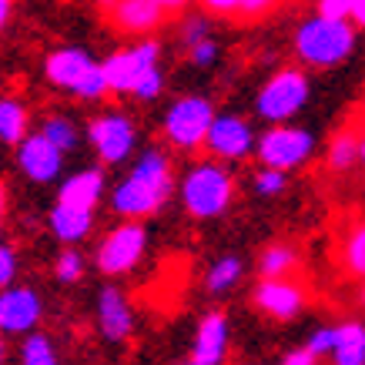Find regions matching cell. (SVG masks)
Segmentation results:
<instances>
[{
    "mask_svg": "<svg viewBox=\"0 0 365 365\" xmlns=\"http://www.w3.org/2000/svg\"><path fill=\"white\" fill-rule=\"evenodd\" d=\"M171 195V165L161 151H148L111 195V208L124 218L155 215Z\"/></svg>",
    "mask_w": 365,
    "mask_h": 365,
    "instance_id": "cell-1",
    "label": "cell"
},
{
    "mask_svg": "<svg viewBox=\"0 0 365 365\" xmlns=\"http://www.w3.org/2000/svg\"><path fill=\"white\" fill-rule=\"evenodd\" d=\"M355 31L349 21H335V17H312L295 34V54L302 64L309 67H332L352 54Z\"/></svg>",
    "mask_w": 365,
    "mask_h": 365,
    "instance_id": "cell-2",
    "label": "cell"
},
{
    "mask_svg": "<svg viewBox=\"0 0 365 365\" xmlns=\"http://www.w3.org/2000/svg\"><path fill=\"white\" fill-rule=\"evenodd\" d=\"M232 195H235L232 175L222 165H215V161H205V165L191 168L188 175H185V181H181V201H185L188 215H195V218H215V215H222L232 205Z\"/></svg>",
    "mask_w": 365,
    "mask_h": 365,
    "instance_id": "cell-3",
    "label": "cell"
},
{
    "mask_svg": "<svg viewBox=\"0 0 365 365\" xmlns=\"http://www.w3.org/2000/svg\"><path fill=\"white\" fill-rule=\"evenodd\" d=\"M215 118L218 114L211 111L208 98H198V94L181 98L165 114V138L175 148H181V151L201 148V144L208 141V131H211V124H215Z\"/></svg>",
    "mask_w": 365,
    "mask_h": 365,
    "instance_id": "cell-4",
    "label": "cell"
},
{
    "mask_svg": "<svg viewBox=\"0 0 365 365\" xmlns=\"http://www.w3.org/2000/svg\"><path fill=\"white\" fill-rule=\"evenodd\" d=\"M305 101H309V78L302 74L299 67H285V71H278L275 78L258 91L255 108H258V114L265 121L282 124L292 114H299Z\"/></svg>",
    "mask_w": 365,
    "mask_h": 365,
    "instance_id": "cell-5",
    "label": "cell"
},
{
    "mask_svg": "<svg viewBox=\"0 0 365 365\" xmlns=\"http://www.w3.org/2000/svg\"><path fill=\"white\" fill-rule=\"evenodd\" d=\"M258 161L265 168H278V171H292L302 161H309L312 155V134L302 128H288V124H275L272 131H265L255 144Z\"/></svg>",
    "mask_w": 365,
    "mask_h": 365,
    "instance_id": "cell-6",
    "label": "cell"
},
{
    "mask_svg": "<svg viewBox=\"0 0 365 365\" xmlns=\"http://www.w3.org/2000/svg\"><path fill=\"white\" fill-rule=\"evenodd\" d=\"M158 54H161V47L155 41H141V44L108 57L104 74H108V84H111L114 94H134V88L158 67Z\"/></svg>",
    "mask_w": 365,
    "mask_h": 365,
    "instance_id": "cell-7",
    "label": "cell"
},
{
    "mask_svg": "<svg viewBox=\"0 0 365 365\" xmlns=\"http://www.w3.org/2000/svg\"><path fill=\"white\" fill-rule=\"evenodd\" d=\"M144 245H148V235L134 218H128L124 225H118L98 248V268L104 275H124L131 272L144 255Z\"/></svg>",
    "mask_w": 365,
    "mask_h": 365,
    "instance_id": "cell-8",
    "label": "cell"
},
{
    "mask_svg": "<svg viewBox=\"0 0 365 365\" xmlns=\"http://www.w3.org/2000/svg\"><path fill=\"white\" fill-rule=\"evenodd\" d=\"M88 138L104 165H121L134 151V124L124 114H101L88 128Z\"/></svg>",
    "mask_w": 365,
    "mask_h": 365,
    "instance_id": "cell-9",
    "label": "cell"
},
{
    "mask_svg": "<svg viewBox=\"0 0 365 365\" xmlns=\"http://www.w3.org/2000/svg\"><path fill=\"white\" fill-rule=\"evenodd\" d=\"M17 165L31 181L37 185H47L61 175V165H64V151L57 148L51 138L44 134H27L21 144H17Z\"/></svg>",
    "mask_w": 365,
    "mask_h": 365,
    "instance_id": "cell-10",
    "label": "cell"
},
{
    "mask_svg": "<svg viewBox=\"0 0 365 365\" xmlns=\"http://www.w3.org/2000/svg\"><path fill=\"white\" fill-rule=\"evenodd\" d=\"M205 148H208V155L222 158V161H238L252 151V128L238 114H218Z\"/></svg>",
    "mask_w": 365,
    "mask_h": 365,
    "instance_id": "cell-11",
    "label": "cell"
},
{
    "mask_svg": "<svg viewBox=\"0 0 365 365\" xmlns=\"http://www.w3.org/2000/svg\"><path fill=\"white\" fill-rule=\"evenodd\" d=\"M255 305L272 315V319H295L305 305V292L299 282L288 278H265L262 285L255 288Z\"/></svg>",
    "mask_w": 365,
    "mask_h": 365,
    "instance_id": "cell-12",
    "label": "cell"
},
{
    "mask_svg": "<svg viewBox=\"0 0 365 365\" xmlns=\"http://www.w3.org/2000/svg\"><path fill=\"white\" fill-rule=\"evenodd\" d=\"M94 67H98V61H94L88 51H81V47H61L54 54H47L44 74L51 84H57V88H64L74 94V91L81 88V81L88 78Z\"/></svg>",
    "mask_w": 365,
    "mask_h": 365,
    "instance_id": "cell-13",
    "label": "cell"
},
{
    "mask_svg": "<svg viewBox=\"0 0 365 365\" xmlns=\"http://www.w3.org/2000/svg\"><path fill=\"white\" fill-rule=\"evenodd\" d=\"M37 322H41V299L31 288H4V295H0V329L17 335L31 332Z\"/></svg>",
    "mask_w": 365,
    "mask_h": 365,
    "instance_id": "cell-14",
    "label": "cell"
},
{
    "mask_svg": "<svg viewBox=\"0 0 365 365\" xmlns=\"http://www.w3.org/2000/svg\"><path fill=\"white\" fill-rule=\"evenodd\" d=\"M228 349V319L225 312H208L195 332V349L185 365H218Z\"/></svg>",
    "mask_w": 365,
    "mask_h": 365,
    "instance_id": "cell-15",
    "label": "cell"
},
{
    "mask_svg": "<svg viewBox=\"0 0 365 365\" xmlns=\"http://www.w3.org/2000/svg\"><path fill=\"white\" fill-rule=\"evenodd\" d=\"M165 17V7L161 0H121L111 11V21L118 31L124 34H148L155 31Z\"/></svg>",
    "mask_w": 365,
    "mask_h": 365,
    "instance_id": "cell-16",
    "label": "cell"
},
{
    "mask_svg": "<svg viewBox=\"0 0 365 365\" xmlns=\"http://www.w3.org/2000/svg\"><path fill=\"white\" fill-rule=\"evenodd\" d=\"M98 322H101V332L108 335L111 342H121L131 335V309H128V302L118 288H104L98 299Z\"/></svg>",
    "mask_w": 365,
    "mask_h": 365,
    "instance_id": "cell-17",
    "label": "cell"
},
{
    "mask_svg": "<svg viewBox=\"0 0 365 365\" xmlns=\"http://www.w3.org/2000/svg\"><path fill=\"white\" fill-rule=\"evenodd\" d=\"M101 191H104V175L98 168H88V171H78V175L67 178L57 191V201L78 205V208H94L101 201Z\"/></svg>",
    "mask_w": 365,
    "mask_h": 365,
    "instance_id": "cell-18",
    "label": "cell"
},
{
    "mask_svg": "<svg viewBox=\"0 0 365 365\" xmlns=\"http://www.w3.org/2000/svg\"><path fill=\"white\" fill-rule=\"evenodd\" d=\"M91 211L94 208H78V205L57 201L54 211H51V232L61 242H81L91 232Z\"/></svg>",
    "mask_w": 365,
    "mask_h": 365,
    "instance_id": "cell-19",
    "label": "cell"
},
{
    "mask_svg": "<svg viewBox=\"0 0 365 365\" xmlns=\"http://www.w3.org/2000/svg\"><path fill=\"white\" fill-rule=\"evenodd\" d=\"M332 365H365V329L359 322L339 325V342L332 352Z\"/></svg>",
    "mask_w": 365,
    "mask_h": 365,
    "instance_id": "cell-20",
    "label": "cell"
},
{
    "mask_svg": "<svg viewBox=\"0 0 365 365\" xmlns=\"http://www.w3.org/2000/svg\"><path fill=\"white\" fill-rule=\"evenodd\" d=\"M355 161H362V138H359V131L345 128L329 144V165H332V171H349Z\"/></svg>",
    "mask_w": 365,
    "mask_h": 365,
    "instance_id": "cell-21",
    "label": "cell"
},
{
    "mask_svg": "<svg viewBox=\"0 0 365 365\" xmlns=\"http://www.w3.org/2000/svg\"><path fill=\"white\" fill-rule=\"evenodd\" d=\"M0 138L7 144H21L27 138V111H24L21 101H0Z\"/></svg>",
    "mask_w": 365,
    "mask_h": 365,
    "instance_id": "cell-22",
    "label": "cell"
},
{
    "mask_svg": "<svg viewBox=\"0 0 365 365\" xmlns=\"http://www.w3.org/2000/svg\"><path fill=\"white\" fill-rule=\"evenodd\" d=\"M295 262H299V255L288 245H272L258 258V272L265 278H288V272H295Z\"/></svg>",
    "mask_w": 365,
    "mask_h": 365,
    "instance_id": "cell-23",
    "label": "cell"
},
{
    "mask_svg": "<svg viewBox=\"0 0 365 365\" xmlns=\"http://www.w3.org/2000/svg\"><path fill=\"white\" fill-rule=\"evenodd\" d=\"M342 265L349 275H359L365 278V222L355 225L352 232L345 235V245H342Z\"/></svg>",
    "mask_w": 365,
    "mask_h": 365,
    "instance_id": "cell-24",
    "label": "cell"
},
{
    "mask_svg": "<svg viewBox=\"0 0 365 365\" xmlns=\"http://www.w3.org/2000/svg\"><path fill=\"white\" fill-rule=\"evenodd\" d=\"M238 278H242V262L228 255V258H222V262H215V268L208 272V292L222 295V292H228Z\"/></svg>",
    "mask_w": 365,
    "mask_h": 365,
    "instance_id": "cell-25",
    "label": "cell"
},
{
    "mask_svg": "<svg viewBox=\"0 0 365 365\" xmlns=\"http://www.w3.org/2000/svg\"><path fill=\"white\" fill-rule=\"evenodd\" d=\"M21 365H57V355L51 349L47 335H27V342L21 349Z\"/></svg>",
    "mask_w": 365,
    "mask_h": 365,
    "instance_id": "cell-26",
    "label": "cell"
},
{
    "mask_svg": "<svg viewBox=\"0 0 365 365\" xmlns=\"http://www.w3.org/2000/svg\"><path fill=\"white\" fill-rule=\"evenodd\" d=\"M41 134L51 138L64 155L67 151H74V144H78V131H74V124L67 121V118H47V121L41 124Z\"/></svg>",
    "mask_w": 365,
    "mask_h": 365,
    "instance_id": "cell-27",
    "label": "cell"
},
{
    "mask_svg": "<svg viewBox=\"0 0 365 365\" xmlns=\"http://www.w3.org/2000/svg\"><path fill=\"white\" fill-rule=\"evenodd\" d=\"M81 275H84V258L74 248H64L61 258H57V278L61 282H78Z\"/></svg>",
    "mask_w": 365,
    "mask_h": 365,
    "instance_id": "cell-28",
    "label": "cell"
},
{
    "mask_svg": "<svg viewBox=\"0 0 365 365\" xmlns=\"http://www.w3.org/2000/svg\"><path fill=\"white\" fill-rule=\"evenodd\" d=\"M285 175L288 171H278V168L262 165V171L255 175V188H258V195H278V191L285 188Z\"/></svg>",
    "mask_w": 365,
    "mask_h": 365,
    "instance_id": "cell-29",
    "label": "cell"
},
{
    "mask_svg": "<svg viewBox=\"0 0 365 365\" xmlns=\"http://www.w3.org/2000/svg\"><path fill=\"white\" fill-rule=\"evenodd\" d=\"M282 0H238V21H262L265 14H272Z\"/></svg>",
    "mask_w": 365,
    "mask_h": 365,
    "instance_id": "cell-30",
    "label": "cell"
},
{
    "mask_svg": "<svg viewBox=\"0 0 365 365\" xmlns=\"http://www.w3.org/2000/svg\"><path fill=\"white\" fill-rule=\"evenodd\" d=\"M335 342H339V329H319V332H312L309 349L322 359V355H332L335 352Z\"/></svg>",
    "mask_w": 365,
    "mask_h": 365,
    "instance_id": "cell-31",
    "label": "cell"
},
{
    "mask_svg": "<svg viewBox=\"0 0 365 365\" xmlns=\"http://www.w3.org/2000/svg\"><path fill=\"white\" fill-rule=\"evenodd\" d=\"M355 0H319L322 17H335V21H352Z\"/></svg>",
    "mask_w": 365,
    "mask_h": 365,
    "instance_id": "cell-32",
    "label": "cell"
},
{
    "mask_svg": "<svg viewBox=\"0 0 365 365\" xmlns=\"http://www.w3.org/2000/svg\"><path fill=\"white\" fill-rule=\"evenodd\" d=\"M161 88H165V78H161V71H151V74H148V78L141 81V84H138V88H134V98H141V101H155L158 94H161Z\"/></svg>",
    "mask_w": 365,
    "mask_h": 365,
    "instance_id": "cell-33",
    "label": "cell"
},
{
    "mask_svg": "<svg viewBox=\"0 0 365 365\" xmlns=\"http://www.w3.org/2000/svg\"><path fill=\"white\" fill-rule=\"evenodd\" d=\"M188 54H191V61H195L198 67H208V64H215L218 47H215V41H211V37H205V41H198V44L188 47Z\"/></svg>",
    "mask_w": 365,
    "mask_h": 365,
    "instance_id": "cell-34",
    "label": "cell"
},
{
    "mask_svg": "<svg viewBox=\"0 0 365 365\" xmlns=\"http://www.w3.org/2000/svg\"><path fill=\"white\" fill-rule=\"evenodd\" d=\"M14 275H17V255H14L11 245H4V248H0V285L11 288Z\"/></svg>",
    "mask_w": 365,
    "mask_h": 365,
    "instance_id": "cell-35",
    "label": "cell"
},
{
    "mask_svg": "<svg viewBox=\"0 0 365 365\" xmlns=\"http://www.w3.org/2000/svg\"><path fill=\"white\" fill-rule=\"evenodd\" d=\"M319 362V355L312 352L309 345H305V349H295V352H288L285 359H282V365H315Z\"/></svg>",
    "mask_w": 365,
    "mask_h": 365,
    "instance_id": "cell-36",
    "label": "cell"
},
{
    "mask_svg": "<svg viewBox=\"0 0 365 365\" xmlns=\"http://www.w3.org/2000/svg\"><path fill=\"white\" fill-rule=\"evenodd\" d=\"M211 14H238V0H198Z\"/></svg>",
    "mask_w": 365,
    "mask_h": 365,
    "instance_id": "cell-37",
    "label": "cell"
},
{
    "mask_svg": "<svg viewBox=\"0 0 365 365\" xmlns=\"http://www.w3.org/2000/svg\"><path fill=\"white\" fill-rule=\"evenodd\" d=\"M208 37V27H205V21H188L185 24V41L191 44H198V41H205Z\"/></svg>",
    "mask_w": 365,
    "mask_h": 365,
    "instance_id": "cell-38",
    "label": "cell"
},
{
    "mask_svg": "<svg viewBox=\"0 0 365 365\" xmlns=\"http://www.w3.org/2000/svg\"><path fill=\"white\" fill-rule=\"evenodd\" d=\"M352 24H355V27H365V0H355V11H352Z\"/></svg>",
    "mask_w": 365,
    "mask_h": 365,
    "instance_id": "cell-39",
    "label": "cell"
},
{
    "mask_svg": "<svg viewBox=\"0 0 365 365\" xmlns=\"http://www.w3.org/2000/svg\"><path fill=\"white\" fill-rule=\"evenodd\" d=\"M11 17V0H0V24H7Z\"/></svg>",
    "mask_w": 365,
    "mask_h": 365,
    "instance_id": "cell-40",
    "label": "cell"
},
{
    "mask_svg": "<svg viewBox=\"0 0 365 365\" xmlns=\"http://www.w3.org/2000/svg\"><path fill=\"white\" fill-rule=\"evenodd\" d=\"M185 4H188V0H161L165 11H178V7H185Z\"/></svg>",
    "mask_w": 365,
    "mask_h": 365,
    "instance_id": "cell-41",
    "label": "cell"
},
{
    "mask_svg": "<svg viewBox=\"0 0 365 365\" xmlns=\"http://www.w3.org/2000/svg\"><path fill=\"white\" fill-rule=\"evenodd\" d=\"M101 7H104V11H114V7H118V4H121V0H98Z\"/></svg>",
    "mask_w": 365,
    "mask_h": 365,
    "instance_id": "cell-42",
    "label": "cell"
},
{
    "mask_svg": "<svg viewBox=\"0 0 365 365\" xmlns=\"http://www.w3.org/2000/svg\"><path fill=\"white\" fill-rule=\"evenodd\" d=\"M359 138H362V161H365V124H362V131H359Z\"/></svg>",
    "mask_w": 365,
    "mask_h": 365,
    "instance_id": "cell-43",
    "label": "cell"
},
{
    "mask_svg": "<svg viewBox=\"0 0 365 365\" xmlns=\"http://www.w3.org/2000/svg\"><path fill=\"white\" fill-rule=\"evenodd\" d=\"M362 302H365V288H362Z\"/></svg>",
    "mask_w": 365,
    "mask_h": 365,
    "instance_id": "cell-44",
    "label": "cell"
}]
</instances>
